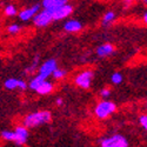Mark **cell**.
<instances>
[{
	"instance_id": "obj_1",
	"label": "cell",
	"mask_w": 147,
	"mask_h": 147,
	"mask_svg": "<svg viewBox=\"0 0 147 147\" xmlns=\"http://www.w3.org/2000/svg\"><path fill=\"white\" fill-rule=\"evenodd\" d=\"M51 112L50 111H38L26 115L22 120V125L27 128H35L44 124L51 121Z\"/></svg>"
},
{
	"instance_id": "obj_2",
	"label": "cell",
	"mask_w": 147,
	"mask_h": 147,
	"mask_svg": "<svg viewBox=\"0 0 147 147\" xmlns=\"http://www.w3.org/2000/svg\"><path fill=\"white\" fill-rule=\"evenodd\" d=\"M115 109H117V105L114 102L108 101V100H102L96 105L94 113L99 119H106L112 113H114Z\"/></svg>"
},
{
	"instance_id": "obj_3",
	"label": "cell",
	"mask_w": 147,
	"mask_h": 147,
	"mask_svg": "<svg viewBox=\"0 0 147 147\" xmlns=\"http://www.w3.org/2000/svg\"><path fill=\"white\" fill-rule=\"evenodd\" d=\"M101 147H128L127 139L121 134H114V136L107 137L100 140Z\"/></svg>"
},
{
	"instance_id": "obj_4",
	"label": "cell",
	"mask_w": 147,
	"mask_h": 147,
	"mask_svg": "<svg viewBox=\"0 0 147 147\" xmlns=\"http://www.w3.org/2000/svg\"><path fill=\"white\" fill-rule=\"evenodd\" d=\"M32 19H33V22H34L35 26H38V27H46V26H48L53 21V16H52L51 11L44 8L42 11H39Z\"/></svg>"
},
{
	"instance_id": "obj_5",
	"label": "cell",
	"mask_w": 147,
	"mask_h": 147,
	"mask_svg": "<svg viewBox=\"0 0 147 147\" xmlns=\"http://www.w3.org/2000/svg\"><path fill=\"white\" fill-rule=\"evenodd\" d=\"M94 73L91 69H85L82 72H80L79 74L76 77L74 82L76 85H78L79 87L84 88V90H87L91 87V84H92V79H93Z\"/></svg>"
},
{
	"instance_id": "obj_6",
	"label": "cell",
	"mask_w": 147,
	"mask_h": 147,
	"mask_svg": "<svg viewBox=\"0 0 147 147\" xmlns=\"http://www.w3.org/2000/svg\"><path fill=\"white\" fill-rule=\"evenodd\" d=\"M58 67V64H57V60L55 59H50V60H46L45 63L38 68L39 69V73L38 74L41 76L44 79H47L48 77L52 76L53 71Z\"/></svg>"
},
{
	"instance_id": "obj_7",
	"label": "cell",
	"mask_w": 147,
	"mask_h": 147,
	"mask_svg": "<svg viewBox=\"0 0 147 147\" xmlns=\"http://www.w3.org/2000/svg\"><path fill=\"white\" fill-rule=\"evenodd\" d=\"M72 13H73V7L69 4H66L64 6H61V7L57 8V9H54L52 12V16H53V20L59 21V20H63V19L69 17Z\"/></svg>"
},
{
	"instance_id": "obj_8",
	"label": "cell",
	"mask_w": 147,
	"mask_h": 147,
	"mask_svg": "<svg viewBox=\"0 0 147 147\" xmlns=\"http://www.w3.org/2000/svg\"><path fill=\"white\" fill-rule=\"evenodd\" d=\"M4 86L6 90H9V91H13V90H22L25 91L27 88V82L22 79H17V78H9L5 81Z\"/></svg>"
},
{
	"instance_id": "obj_9",
	"label": "cell",
	"mask_w": 147,
	"mask_h": 147,
	"mask_svg": "<svg viewBox=\"0 0 147 147\" xmlns=\"http://www.w3.org/2000/svg\"><path fill=\"white\" fill-rule=\"evenodd\" d=\"M14 133H16V136H17L16 145L21 146V145H24V144H26V142H27V140H28V136H30L28 128H27V127H25L24 125H21V126H17Z\"/></svg>"
},
{
	"instance_id": "obj_10",
	"label": "cell",
	"mask_w": 147,
	"mask_h": 147,
	"mask_svg": "<svg viewBox=\"0 0 147 147\" xmlns=\"http://www.w3.org/2000/svg\"><path fill=\"white\" fill-rule=\"evenodd\" d=\"M40 11V5H33L32 7H28V8H25L22 9L20 13H19V19L21 21H28L31 20L38 12Z\"/></svg>"
},
{
	"instance_id": "obj_11",
	"label": "cell",
	"mask_w": 147,
	"mask_h": 147,
	"mask_svg": "<svg viewBox=\"0 0 147 147\" xmlns=\"http://www.w3.org/2000/svg\"><path fill=\"white\" fill-rule=\"evenodd\" d=\"M96 55L100 58H106L108 55H111L114 52V47L111 44H104L96 48Z\"/></svg>"
},
{
	"instance_id": "obj_12",
	"label": "cell",
	"mask_w": 147,
	"mask_h": 147,
	"mask_svg": "<svg viewBox=\"0 0 147 147\" xmlns=\"http://www.w3.org/2000/svg\"><path fill=\"white\" fill-rule=\"evenodd\" d=\"M64 30L66 32H69V33H76V32H79L82 30V25L78 20H68L65 22Z\"/></svg>"
},
{
	"instance_id": "obj_13",
	"label": "cell",
	"mask_w": 147,
	"mask_h": 147,
	"mask_svg": "<svg viewBox=\"0 0 147 147\" xmlns=\"http://www.w3.org/2000/svg\"><path fill=\"white\" fill-rule=\"evenodd\" d=\"M53 88H54V86H53V84H52L51 81L44 80V81L39 85V86H38V88L35 90V92L39 93V94H41V95H46V94H50V93L53 91Z\"/></svg>"
},
{
	"instance_id": "obj_14",
	"label": "cell",
	"mask_w": 147,
	"mask_h": 147,
	"mask_svg": "<svg viewBox=\"0 0 147 147\" xmlns=\"http://www.w3.org/2000/svg\"><path fill=\"white\" fill-rule=\"evenodd\" d=\"M44 80H46V79H44L41 76H35L31 81H30V84L27 85V86L30 87V90H32V91H35L36 88H38V86H39V85L44 81Z\"/></svg>"
},
{
	"instance_id": "obj_15",
	"label": "cell",
	"mask_w": 147,
	"mask_h": 147,
	"mask_svg": "<svg viewBox=\"0 0 147 147\" xmlns=\"http://www.w3.org/2000/svg\"><path fill=\"white\" fill-rule=\"evenodd\" d=\"M114 19H115V13H114L113 11L106 12L105 16H104V18H102V25H104V26L109 25V24H112V22L114 21Z\"/></svg>"
},
{
	"instance_id": "obj_16",
	"label": "cell",
	"mask_w": 147,
	"mask_h": 147,
	"mask_svg": "<svg viewBox=\"0 0 147 147\" xmlns=\"http://www.w3.org/2000/svg\"><path fill=\"white\" fill-rule=\"evenodd\" d=\"M0 136H1L3 139L7 140V141H13V142H16V139H17V136H16L14 131H1Z\"/></svg>"
},
{
	"instance_id": "obj_17",
	"label": "cell",
	"mask_w": 147,
	"mask_h": 147,
	"mask_svg": "<svg viewBox=\"0 0 147 147\" xmlns=\"http://www.w3.org/2000/svg\"><path fill=\"white\" fill-rule=\"evenodd\" d=\"M66 74H67V71H66V69H64V68H58V67H57V68L53 71V73H52V77H53L54 79H57V80H60V79L65 78Z\"/></svg>"
},
{
	"instance_id": "obj_18",
	"label": "cell",
	"mask_w": 147,
	"mask_h": 147,
	"mask_svg": "<svg viewBox=\"0 0 147 147\" xmlns=\"http://www.w3.org/2000/svg\"><path fill=\"white\" fill-rule=\"evenodd\" d=\"M5 14L8 16V17H13V16H17L18 14V9L14 5H7L5 7Z\"/></svg>"
},
{
	"instance_id": "obj_19",
	"label": "cell",
	"mask_w": 147,
	"mask_h": 147,
	"mask_svg": "<svg viewBox=\"0 0 147 147\" xmlns=\"http://www.w3.org/2000/svg\"><path fill=\"white\" fill-rule=\"evenodd\" d=\"M38 64H39V57H35L34 60H33V63L28 67H26L25 73H33L34 71H36L38 69Z\"/></svg>"
},
{
	"instance_id": "obj_20",
	"label": "cell",
	"mask_w": 147,
	"mask_h": 147,
	"mask_svg": "<svg viewBox=\"0 0 147 147\" xmlns=\"http://www.w3.org/2000/svg\"><path fill=\"white\" fill-rule=\"evenodd\" d=\"M122 80H124V77H122V74L120 72H114L113 74L111 76V81L114 84V85H119L122 82Z\"/></svg>"
},
{
	"instance_id": "obj_21",
	"label": "cell",
	"mask_w": 147,
	"mask_h": 147,
	"mask_svg": "<svg viewBox=\"0 0 147 147\" xmlns=\"http://www.w3.org/2000/svg\"><path fill=\"white\" fill-rule=\"evenodd\" d=\"M54 4H55V0H42V3H41L42 7L45 9H48V11H51V12H52V8H53Z\"/></svg>"
},
{
	"instance_id": "obj_22",
	"label": "cell",
	"mask_w": 147,
	"mask_h": 147,
	"mask_svg": "<svg viewBox=\"0 0 147 147\" xmlns=\"http://www.w3.org/2000/svg\"><path fill=\"white\" fill-rule=\"evenodd\" d=\"M20 30H21V27L18 25V24H12V25H9L7 27V31L11 34H17V33H19Z\"/></svg>"
},
{
	"instance_id": "obj_23",
	"label": "cell",
	"mask_w": 147,
	"mask_h": 147,
	"mask_svg": "<svg viewBox=\"0 0 147 147\" xmlns=\"http://www.w3.org/2000/svg\"><path fill=\"white\" fill-rule=\"evenodd\" d=\"M139 124H140V126H141L144 129L147 128V115H146V114L140 115V118H139Z\"/></svg>"
},
{
	"instance_id": "obj_24",
	"label": "cell",
	"mask_w": 147,
	"mask_h": 147,
	"mask_svg": "<svg viewBox=\"0 0 147 147\" xmlns=\"http://www.w3.org/2000/svg\"><path fill=\"white\" fill-rule=\"evenodd\" d=\"M109 95H111V90L109 88H102L100 91V96L102 99H107V98H109Z\"/></svg>"
},
{
	"instance_id": "obj_25",
	"label": "cell",
	"mask_w": 147,
	"mask_h": 147,
	"mask_svg": "<svg viewBox=\"0 0 147 147\" xmlns=\"http://www.w3.org/2000/svg\"><path fill=\"white\" fill-rule=\"evenodd\" d=\"M55 102H57V105H58V106H61V105L64 104V100L61 99V98H57V101H55Z\"/></svg>"
},
{
	"instance_id": "obj_26",
	"label": "cell",
	"mask_w": 147,
	"mask_h": 147,
	"mask_svg": "<svg viewBox=\"0 0 147 147\" xmlns=\"http://www.w3.org/2000/svg\"><path fill=\"white\" fill-rule=\"evenodd\" d=\"M142 20H144V22H145V24L147 22V13H146V12L142 14Z\"/></svg>"
},
{
	"instance_id": "obj_27",
	"label": "cell",
	"mask_w": 147,
	"mask_h": 147,
	"mask_svg": "<svg viewBox=\"0 0 147 147\" xmlns=\"http://www.w3.org/2000/svg\"><path fill=\"white\" fill-rule=\"evenodd\" d=\"M147 3V0H144V4H146Z\"/></svg>"
}]
</instances>
